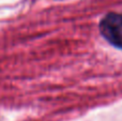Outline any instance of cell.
I'll return each mask as SVG.
<instances>
[{
	"mask_svg": "<svg viewBox=\"0 0 122 121\" xmlns=\"http://www.w3.org/2000/svg\"><path fill=\"white\" fill-rule=\"evenodd\" d=\"M100 32L109 44L122 50V13L112 12L100 21Z\"/></svg>",
	"mask_w": 122,
	"mask_h": 121,
	"instance_id": "6da1fadb",
	"label": "cell"
}]
</instances>
